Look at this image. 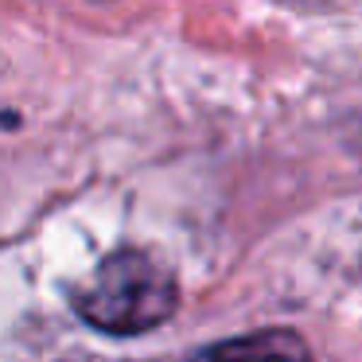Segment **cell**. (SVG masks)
Returning a JSON list of instances; mask_svg holds the SVG:
<instances>
[{
  "label": "cell",
  "instance_id": "obj_2",
  "mask_svg": "<svg viewBox=\"0 0 362 362\" xmlns=\"http://www.w3.org/2000/svg\"><path fill=\"white\" fill-rule=\"evenodd\" d=\"M250 351H269V354H304V343L292 335H284V331H276V335H261L253 339V343H222L214 346L211 354H250Z\"/></svg>",
  "mask_w": 362,
  "mask_h": 362
},
{
  "label": "cell",
  "instance_id": "obj_1",
  "mask_svg": "<svg viewBox=\"0 0 362 362\" xmlns=\"http://www.w3.org/2000/svg\"><path fill=\"white\" fill-rule=\"evenodd\" d=\"M180 304L172 269L144 250H117L74 292V308L94 331L144 335L160 327Z\"/></svg>",
  "mask_w": 362,
  "mask_h": 362
}]
</instances>
